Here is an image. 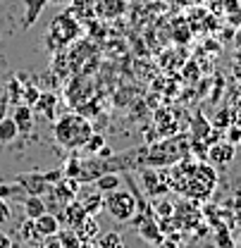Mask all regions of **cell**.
Masks as SVG:
<instances>
[{
    "label": "cell",
    "instance_id": "1",
    "mask_svg": "<svg viewBox=\"0 0 241 248\" xmlns=\"http://www.w3.org/2000/svg\"><path fill=\"white\" fill-rule=\"evenodd\" d=\"M53 134H55V141L60 143L62 148L79 151V148H84V143L93 134V124L79 112H67V115H62L60 120H55Z\"/></svg>",
    "mask_w": 241,
    "mask_h": 248
},
{
    "label": "cell",
    "instance_id": "2",
    "mask_svg": "<svg viewBox=\"0 0 241 248\" xmlns=\"http://www.w3.org/2000/svg\"><path fill=\"white\" fill-rule=\"evenodd\" d=\"M103 208L108 210V215L115 217L117 222H131V217L139 213L141 201L134 191H124V188H115L103 198Z\"/></svg>",
    "mask_w": 241,
    "mask_h": 248
},
{
    "label": "cell",
    "instance_id": "3",
    "mask_svg": "<svg viewBox=\"0 0 241 248\" xmlns=\"http://www.w3.org/2000/svg\"><path fill=\"white\" fill-rule=\"evenodd\" d=\"M79 36V24L69 15H58L48 29V46L50 48H64Z\"/></svg>",
    "mask_w": 241,
    "mask_h": 248
},
{
    "label": "cell",
    "instance_id": "4",
    "mask_svg": "<svg viewBox=\"0 0 241 248\" xmlns=\"http://www.w3.org/2000/svg\"><path fill=\"white\" fill-rule=\"evenodd\" d=\"M141 184L146 188L148 196H162L170 191V179L165 170H144L141 172Z\"/></svg>",
    "mask_w": 241,
    "mask_h": 248
},
{
    "label": "cell",
    "instance_id": "5",
    "mask_svg": "<svg viewBox=\"0 0 241 248\" xmlns=\"http://www.w3.org/2000/svg\"><path fill=\"white\" fill-rule=\"evenodd\" d=\"M234 155H237V148L229 141H215L212 146H208V155L206 157L217 167H227L234 160Z\"/></svg>",
    "mask_w": 241,
    "mask_h": 248
},
{
    "label": "cell",
    "instance_id": "6",
    "mask_svg": "<svg viewBox=\"0 0 241 248\" xmlns=\"http://www.w3.org/2000/svg\"><path fill=\"white\" fill-rule=\"evenodd\" d=\"M33 232H36V236H38L41 241H43L46 236L58 234V232H60V217L46 210L41 217H36V219H33Z\"/></svg>",
    "mask_w": 241,
    "mask_h": 248
},
{
    "label": "cell",
    "instance_id": "7",
    "mask_svg": "<svg viewBox=\"0 0 241 248\" xmlns=\"http://www.w3.org/2000/svg\"><path fill=\"white\" fill-rule=\"evenodd\" d=\"M33 112L43 115V120L48 122H55V115H58V93H41L31 108Z\"/></svg>",
    "mask_w": 241,
    "mask_h": 248
},
{
    "label": "cell",
    "instance_id": "8",
    "mask_svg": "<svg viewBox=\"0 0 241 248\" xmlns=\"http://www.w3.org/2000/svg\"><path fill=\"white\" fill-rule=\"evenodd\" d=\"M17 182H19L22 188H24L27 193H31V196H46V193H50V188H53V184H48L41 172H38V174H24V177H19Z\"/></svg>",
    "mask_w": 241,
    "mask_h": 248
},
{
    "label": "cell",
    "instance_id": "9",
    "mask_svg": "<svg viewBox=\"0 0 241 248\" xmlns=\"http://www.w3.org/2000/svg\"><path fill=\"white\" fill-rule=\"evenodd\" d=\"M12 120H15L17 129H19V136L33 131V110H31V105H27V103H19L12 110Z\"/></svg>",
    "mask_w": 241,
    "mask_h": 248
},
{
    "label": "cell",
    "instance_id": "10",
    "mask_svg": "<svg viewBox=\"0 0 241 248\" xmlns=\"http://www.w3.org/2000/svg\"><path fill=\"white\" fill-rule=\"evenodd\" d=\"M86 215H89V213H86V208L81 205V201H72V203H67V205L62 208L60 224L64 222L69 229H74V227H77V224H79V222H81Z\"/></svg>",
    "mask_w": 241,
    "mask_h": 248
},
{
    "label": "cell",
    "instance_id": "11",
    "mask_svg": "<svg viewBox=\"0 0 241 248\" xmlns=\"http://www.w3.org/2000/svg\"><path fill=\"white\" fill-rule=\"evenodd\" d=\"M46 5H48V0H22V7H24V22H22V27L24 29H31L38 22V17L46 10Z\"/></svg>",
    "mask_w": 241,
    "mask_h": 248
},
{
    "label": "cell",
    "instance_id": "12",
    "mask_svg": "<svg viewBox=\"0 0 241 248\" xmlns=\"http://www.w3.org/2000/svg\"><path fill=\"white\" fill-rule=\"evenodd\" d=\"M74 232H77V236L81 239V244H91V239L98 234V219H96V215H86L74 227Z\"/></svg>",
    "mask_w": 241,
    "mask_h": 248
},
{
    "label": "cell",
    "instance_id": "13",
    "mask_svg": "<svg viewBox=\"0 0 241 248\" xmlns=\"http://www.w3.org/2000/svg\"><path fill=\"white\" fill-rule=\"evenodd\" d=\"M46 210H48V205H46V201H43L41 196H31V193H27V198H24V215L29 217V219L41 217Z\"/></svg>",
    "mask_w": 241,
    "mask_h": 248
},
{
    "label": "cell",
    "instance_id": "14",
    "mask_svg": "<svg viewBox=\"0 0 241 248\" xmlns=\"http://www.w3.org/2000/svg\"><path fill=\"white\" fill-rule=\"evenodd\" d=\"M96 188L100 191V193H110V191H115V188H120L122 184V177L117 174V172H103L96 182Z\"/></svg>",
    "mask_w": 241,
    "mask_h": 248
},
{
    "label": "cell",
    "instance_id": "15",
    "mask_svg": "<svg viewBox=\"0 0 241 248\" xmlns=\"http://www.w3.org/2000/svg\"><path fill=\"white\" fill-rule=\"evenodd\" d=\"M222 10L227 15V22L239 29L241 27V0H222Z\"/></svg>",
    "mask_w": 241,
    "mask_h": 248
},
{
    "label": "cell",
    "instance_id": "16",
    "mask_svg": "<svg viewBox=\"0 0 241 248\" xmlns=\"http://www.w3.org/2000/svg\"><path fill=\"white\" fill-rule=\"evenodd\" d=\"M17 136H19V129L12 120V115L2 117V122H0V143H12Z\"/></svg>",
    "mask_w": 241,
    "mask_h": 248
},
{
    "label": "cell",
    "instance_id": "17",
    "mask_svg": "<svg viewBox=\"0 0 241 248\" xmlns=\"http://www.w3.org/2000/svg\"><path fill=\"white\" fill-rule=\"evenodd\" d=\"M103 146H105V136L93 131V134L89 136V141L84 143V148H81V151H84L86 155H91V157H96V155L100 153V148H103Z\"/></svg>",
    "mask_w": 241,
    "mask_h": 248
},
{
    "label": "cell",
    "instance_id": "18",
    "mask_svg": "<svg viewBox=\"0 0 241 248\" xmlns=\"http://www.w3.org/2000/svg\"><path fill=\"white\" fill-rule=\"evenodd\" d=\"M227 208H229V213H232V222L241 227V188L232 193V198L227 201Z\"/></svg>",
    "mask_w": 241,
    "mask_h": 248
},
{
    "label": "cell",
    "instance_id": "19",
    "mask_svg": "<svg viewBox=\"0 0 241 248\" xmlns=\"http://www.w3.org/2000/svg\"><path fill=\"white\" fill-rule=\"evenodd\" d=\"M81 205L86 208V213H89V215H98V213H100V208H103V198H100V191H96V193L86 196V198L81 201Z\"/></svg>",
    "mask_w": 241,
    "mask_h": 248
},
{
    "label": "cell",
    "instance_id": "20",
    "mask_svg": "<svg viewBox=\"0 0 241 248\" xmlns=\"http://www.w3.org/2000/svg\"><path fill=\"white\" fill-rule=\"evenodd\" d=\"M60 241H62V248H81V239L77 236L74 229H60Z\"/></svg>",
    "mask_w": 241,
    "mask_h": 248
},
{
    "label": "cell",
    "instance_id": "21",
    "mask_svg": "<svg viewBox=\"0 0 241 248\" xmlns=\"http://www.w3.org/2000/svg\"><path fill=\"white\" fill-rule=\"evenodd\" d=\"M215 229H217V236H215L217 248H234V241H232V236H229V229H227L225 224H220V227H215Z\"/></svg>",
    "mask_w": 241,
    "mask_h": 248
},
{
    "label": "cell",
    "instance_id": "22",
    "mask_svg": "<svg viewBox=\"0 0 241 248\" xmlns=\"http://www.w3.org/2000/svg\"><path fill=\"white\" fill-rule=\"evenodd\" d=\"M98 248H122V236L117 232H108L105 236H100Z\"/></svg>",
    "mask_w": 241,
    "mask_h": 248
},
{
    "label": "cell",
    "instance_id": "23",
    "mask_svg": "<svg viewBox=\"0 0 241 248\" xmlns=\"http://www.w3.org/2000/svg\"><path fill=\"white\" fill-rule=\"evenodd\" d=\"M229 112H232V110H227V108H222V110H220V112H217V117H215V120H210V124H212V126H215V129H217V126H220V129H222V131H225V129H227V126H229V124L234 122V120H232V115H229Z\"/></svg>",
    "mask_w": 241,
    "mask_h": 248
},
{
    "label": "cell",
    "instance_id": "24",
    "mask_svg": "<svg viewBox=\"0 0 241 248\" xmlns=\"http://www.w3.org/2000/svg\"><path fill=\"white\" fill-rule=\"evenodd\" d=\"M225 141H229L232 146H237L241 141V126L239 124H229L227 129H225Z\"/></svg>",
    "mask_w": 241,
    "mask_h": 248
},
{
    "label": "cell",
    "instance_id": "25",
    "mask_svg": "<svg viewBox=\"0 0 241 248\" xmlns=\"http://www.w3.org/2000/svg\"><path fill=\"white\" fill-rule=\"evenodd\" d=\"M24 93V89L19 86V81L17 79H10V84H7V98L10 100H17V95H22Z\"/></svg>",
    "mask_w": 241,
    "mask_h": 248
},
{
    "label": "cell",
    "instance_id": "26",
    "mask_svg": "<svg viewBox=\"0 0 241 248\" xmlns=\"http://www.w3.org/2000/svg\"><path fill=\"white\" fill-rule=\"evenodd\" d=\"M22 95H24V100H27V105H33V103H36V98L41 95V91H38L36 86H27Z\"/></svg>",
    "mask_w": 241,
    "mask_h": 248
},
{
    "label": "cell",
    "instance_id": "27",
    "mask_svg": "<svg viewBox=\"0 0 241 248\" xmlns=\"http://www.w3.org/2000/svg\"><path fill=\"white\" fill-rule=\"evenodd\" d=\"M46 248H62V241H60V234H53V236H46L41 241Z\"/></svg>",
    "mask_w": 241,
    "mask_h": 248
},
{
    "label": "cell",
    "instance_id": "28",
    "mask_svg": "<svg viewBox=\"0 0 241 248\" xmlns=\"http://www.w3.org/2000/svg\"><path fill=\"white\" fill-rule=\"evenodd\" d=\"M10 217H12V213H10V205H7V203L0 198V224H5Z\"/></svg>",
    "mask_w": 241,
    "mask_h": 248
},
{
    "label": "cell",
    "instance_id": "29",
    "mask_svg": "<svg viewBox=\"0 0 241 248\" xmlns=\"http://www.w3.org/2000/svg\"><path fill=\"white\" fill-rule=\"evenodd\" d=\"M7 105H10L7 93H0V122H2V117H7Z\"/></svg>",
    "mask_w": 241,
    "mask_h": 248
},
{
    "label": "cell",
    "instance_id": "30",
    "mask_svg": "<svg viewBox=\"0 0 241 248\" xmlns=\"http://www.w3.org/2000/svg\"><path fill=\"white\" fill-rule=\"evenodd\" d=\"M158 215L172 217V215H175V213H172V205H170V203H160V205H158Z\"/></svg>",
    "mask_w": 241,
    "mask_h": 248
},
{
    "label": "cell",
    "instance_id": "31",
    "mask_svg": "<svg viewBox=\"0 0 241 248\" xmlns=\"http://www.w3.org/2000/svg\"><path fill=\"white\" fill-rule=\"evenodd\" d=\"M0 248H15L12 239H10V236H7V234L2 232V229H0Z\"/></svg>",
    "mask_w": 241,
    "mask_h": 248
},
{
    "label": "cell",
    "instance_id": "32",
    "mask_svg": "<svg viewBox=\"0 0 241 248\" xmlns=\"http://www.w3.org/2000/svg\"><path fill=\"white\" fill-rule=\"evenodd\" d=\"M234 48H237V55H239V60H241V27L234 33Z\"/></svg>",
    "mask_w": 241,
    "mask_h": 248
},
{
    "label": "cell",
    "instance_id": "33",
    "mask_svg": "<svg viewBox=\"0 0 241 248\" xmlns=\"http://www.w3.org/2000/svg\"><path fill=\"white\" fill-rule=\"evenodd\" d=\"M29 248H46L43 244H29Z\"/></svg>",
    "mask_w": 241,
    "mask_h": 248
},
{
    "label": "cell",
    "instance_id": "34",
    "mask_svg": "<svg viewBox=\"0 0 241 248\" xmlns=\"http://www.w3.org/2000/svg\"><path fill=\"white\" fill-rule=\"evenodd\" d=\"M48 2H72V0H48Z\"/></svg>",
    "mask_w": 241,
    "mask_h": 248
},
{
    "label": "cell",
    "instance_id": "35",
    "mask_svg": "<svg viewBox=\"0 0 241 248\" xmlns=\"http://www.w3.org/2000/svg\"><path fill=\"white\" fill-rule=\"evenodd\" d=\"M237 248H241V234H239V239H237Z\"/></svg>",
    "mask_w": 241,
    "mask_h": 248
},
{
    "label": "cell",
    "instance_id": "36",
    "mask_svg": "<svg viewBox=\"0 0 241 248\" xmlns=\"http://www.w3.org/2000/svg\"><path fill=\"white\" fill-rule=\"evenodd\" d=\"M239 143H241V141H239Z\"/></svg>",
    "mask_w": 241,
    "mask_h": 248
}]
</instances>
